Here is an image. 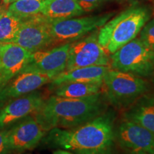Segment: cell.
<instances>
[{
  "instance_id": "30",
  "label": "cell",
  "mask_w": 154,
  "mask_h": 154,
  "mask_svg": "<svg viewBox=\"0 0 154 154\" xmlns=\"http://www.w3.org/2000/svg\"><path fill=\"white\" fill-rule=\"evenodd\" d=\"M0 2H3V0H0Z\"/></svg>"
},
{
  "instance_id": "20",
  "label": "cell",
  "mask_w": 154,
  "mask_h": 154,
  "mask_svg": "<svg viewBox=\"0 0 154 154\" xmlns=\"http://www.w3.org/2000/svg\"><path fill=\"white\" fill-rule=\"evenodd\" d=\"M22 19L9 11L0 18V44L12 43Z\"/></svg>"
},
{
  "instance_id": "22",
  "label": "cell",
  "mask_w": 154,
  "mask_h": 154,
  "mask_svg": "<svg viewBox=\"0 0 154 154\" xmlns=\"http://www.w3.org/2000/svg\"><path fill=\"white\" fill-rule=\"evenodd\" d=\"M85 12L95 10L107 0H76Z\"/></svg>"
},
{
  "instance_id": "2",
  "label": "cell",
  "mask_w": 154,
  "mask_h": 154,
  "mask_svg": "<svg viewBox=\"0 0 154 154\" xmlns=\"http://www.w3.org/2000/svg\"><path fill=\"white\" fill-rule=\"evenodd\" d=\"M115 121V113L107 110L74 128H52L47 131L44 140L47 144L63 150L110 153L114 142Z\"/></svg>"
},
{
  "instance_id": "1",
  "label": "cell",
  "mask_w": 154,
  "mask_h": 154,
  "mask_svg": "<svg viewBox=\"0 0 154 154\" xmlns=\"http://www.w3.org/2000/svg\"><path fill=\"white\" fill-rule=\"evenodd\" d=\"M103 91L83 99L52 95L46 99L34 117L46 132L54 128H72L99 116L108 110Z\"/></svg>"
},
{
  "instance_id": "17",
  "label": "cell",
  "mask_w": 154,
  "mask_h": 154,
  "mask_svg": "<svg viewBox=\"0 0 154 154\" xmlns=\"http://www.w3.org/2000/svg\"><path fill=\"white\" fill-rule=\"evenodd\" d=\"M41 14L49 21L74 18L85 14L76 0H44Z\"/></svg>"
},
{
  "instance_id": "23",
  "label": "cell",
  "mask_w": 154,
  "mask_h": 154,
  "mask_svg": "<svg viewBox=\"0 0 154 154\" xmlns=\"http://www.w3.org/2000/svg\"><path fill=\"white\" fill-rule=\"evenodd\" d=\"M10 151L7 132L0 131V154H8Z\"/></svg>"
},
{
  "instance_id": "6",
  "label": "cell",
  "mask_w": 154,
  "mask_h": 154,
  "mask_svg": "<svg viewBox=\"0 0 154 154\" xmlns=\"http://www.w3.org/2000/svg\"><path fill=\"white\" fill-rule=\"evenodd\" d=\"M114 12L49 21V31L53 46L72 43L94 31L99 29L113 17Z\"/></svg>"
},
{
  "instance_id": "15",
  "label": "cell",
  "mask_w": 154,
  "mask_h": 154,
  "mask_svg": "<svg viewBox=\"0 0 154 154\" xmlns=\"http://www.w3.org/2000/svg\"><path fill=\"white\" fill-rule=\"evenodd\" d=\"M124 118L144 127L154 136V95L140 96L127 108Z\"/></svg>"
},
{
  "instance_id": "25",
  "label": "cell",
  "mask_w": 154,
  "mask_h": 154,
  "mask_svg": "<svg viewBox=\"0 0 154 154\" xmlns=\"http://www.w3.org/2000/svg\"><path fill=\"white\" fill-rule=\"evenodd\" d=\"M8 6L9 5H5V4H4L3 2H0V18H1V17H2V15L7 11Z\"/></svg>"
},
{
  "instance_id": "21",
  "label": "cell",
  "mask_w": 154,
  "mask_h": 154,
  "mask_svg": "<svg viewBox=\"0 0 154 154\" xmlns=\"http://www.w3.org/2000/svg\"><path fill=\"white\" fill-rule=\"evenodd\" d=\"M139 39L146 47L154 51V18L146 23L140 30Z\"/></svg>"
},
{
  "instance_id": "26",
  "label": "cell",
  "mask_w": 154,
  "mask_h": 154,
  "mask_svg": "<svg viewBox=\"0 0 154 154\" xmlns=\"http://www.w3.org/2000/svg\"><path fill=\"white\" fill-rule=\"evenodd\" d=\"M53 154H74L72 153V152L67 151V150H58V151H55Z\"/></svg>"
},
{
  "instance_id": "4",
  "label": "cell",
  "mask_w": 154,
  "mask_h": 154,
  "mask_svg": "<svg viewBox=\"0 0 154 154\" xmlns=\"http://www.w3.org/2000/svg\"><path fill=\"white\" fill-rule=\"evenodd\" d=\"M146 79L110 69L103 79V92L109 103L127 109L149 91Z\"/></svg>"
},
{
  "instance_id": "5",
  "label": "cell",
  "mask_w": 154,
  "mask_h": 154,
  "mask_svg": "<svg viewBox=\"0 0 154 154\" xmlns=\"http://www.w3.org/2000/svg\"><path fill=\"white\" fill-rule=\"evenodd\" d=\"M109 66L113 70L150 78L154 75V51L136 38L111 55Z\"/></svg>"
},
{
  "instance_id": "31",
  "label": "cell",
  "mask_w": 154,
  "mask_h": 154,
  "mask_svg": "<svg viewBox=\"0 0 154 154\" xmlns=\"http://www.w3.org/2000/svg\"><path fill=\"white\" fill-rule=\"evenodd\" d=\"M153 82H154V75H153Z\"/></svg>"
},
{
  "instance_id": "12",
  "label": "cell",
  "mask_w": 154,
  "mask_h": 154,
  "mask_svg": "<svg viewBox=\"0 0 154 154\" xmlns=\"http://www.w3.org/2000/svg\"><path fill=\"white\" fill-rule=\"evenodd\" d=\"M47 74L24 72L17 74L0 87V109L12 100L35 91L52 81Z\"/></svg>"
},
{
  "instance_id": "18",
  "label": "cell",
  "mask_w": 154,
  "mask_h": 154,
  "mask_svg": "<svg viewBox=\"0 0 154 154\" xmlns=\"http://www.w3.org/2000/svg\"><path fill=\"white\" fill-rule=\"evenodd\" d=\"M54 88V95L66 99H83L102 91L103 81L96 82H69Z\"/></svg>"
},
{
  "instance_id": "3",
  "label": "cell",
  "mask_w": 154,
  "mask_h": 154,
  "mask_svg": "<svg viewBox=\"0 0 154 154\" xmlns=\"http://www.w3.org/2000/svg\"><path fill=\"white\" fill-rule=\"evenodd\" d=\"M151 12L144 5H134L109 20L99 29L98 39L108 54L117 50L136 38L149 21Z\"/></svg>"
},
{
  "instance_id": "10",
  "label": "cell",
  "mask_w": 154,
  "mask_h": 154,
  "mask_svg": "<svg viewBox=\"0 0 154 154\" xmlns=\"http://www.w3.org/2000/svg\"><path fill=\"white\" fill-rule=\"evenodd\" d=\"M114 141L127 152L154 154V136L138 124L124 119L115 126Z\"/></svg>"
},
{
  "instance_id": "19",
  "label": "cell",
  "mask_w": 154,
  "mask_h": 154,
  "mask_svg": "<svg viewBox=\"0 0 154 154\" xmlns=\"http://www.w3.org/2000/svg\"><path fill=\"white\" fill-rule=\"evenodd\" d=\"M44 0H17L8 6L7 11L24 19L40 14Z\"/></svg>"
},
{
  "instance_id": "29",
  "label": "cell",
  "mask_w": 154,
  "mask_h": 154,
  "mask_svg": "<svg viewBox=\"0 0 154 154\" xmlns=\"http://www.w3.org/2000/svg\"><path fill=\"white\" fill-rule=\"evenodd\" d=\"M122 1H136V0H122Z\"/></svg>"
},
{
  "instance_id": "13",
  "label": "cell",
  "mask_w": 154,
  "mask_h": 154,
  "mask_svg": "<svg viewBox=\"0 0 154 154\" xmlns=\"http://www.w3.org/2000/svg\"><path fill=\"white\" fill-rule=\"evenodd\" d=\"M6 132L10 150L16 151L33 149L43 139L47 133L35 117L31 116L19 121Z\"/></svg>"
},
{
  "instance_id": "14",
  "label": "cell",
  "mask_w": 154,
  "mask_h": 154,
  "mask_svg": "<svg viewBox=\"0 0 154 154\" xmlns=\"http://www.w3.org/2000/svg\"><path fill=\"white\" fill-rule=\"evenodd\" d=\"M31 54L17 44H0V87L22 72Z\"/></svg>"
},
{
  "instance_id": "7",
  "label": "cell",
  "mask_w": 154,
  "mask_h": 154,
  "mask_svg": "<svg viewBox=\"0 0 154 154\" xmlns=\"http://www.w3.org/2000/svg\"><path fill=\"white\" fill-rule=\"evenodd\" d=\"M99 29L70 44L66 70L96 66H109L110 57L98 39Z\"/></svg>"
},
{
  "instance_id": "11",
  "label": "cell",
  "mask_w": 154,
  "mask_h": 154,
  "mask_svg": "<svg viewBox=\"0 0 154 154\" xmlns=\"http://www.w3.org/2000/svg\"><path fill=\"white\" fill-rule=\"evenodd\" d=\"M45 100L44 94L36 90L9 101L0 109V129L34 115Z\"/></svg>"
},
{
  "instance_id": "16",
  "label": "cell",
  "mask_w": 154,
  "mask_h": 154,
  "mask_svg": "<svg viewBox=\"0 0 154 154\" xmlns=\"http://www.w3.org/2000/svg\"><path fill=\"white\" fill-rule=\"evenodd\" d=\"M110 69V66H96L65 70L50 82L51 88L69 82H102L103 76Z\"/></svg>"
},
{
  "instance_id": "32",
  "label": "cell",
  "mask_w": 154,
  "mask_h": 154,
  "mask_svg": "<svg viewBox=\"0 0 154 154\" xmlns=\"http://www.w3.org/2000/svg\"><path fill=\"white\" fill-rule=\"evenodd\" d=\"M153 14H154V12H153Z\"/></svg>"
},
{
  "instance_id": "24",
  "label": "cell",
  "mask_w": 154,
  "mask_h": 154,
  "mask_svg": "<svg viewBox=\"0 0 154 154\" xmlns=\"http://www.w3.org/2000/svg\"><path fill=\"white\" fill-rule=\"evenodd\" d=\"M75 154H110V153H102V152L89 151V150H81L74 151Z\"/></svg>"
},
{
  "instance_id": "9",
  "label": "cell",
  "mask_w": 154,
  "mask_h": 154,
  "mask_svg": "<svg viewBox=\"0 0 154 154\" xmlns=\"http://www.w3.org/2000/svg\"><path fill=\"white\" fill-rule=\"evenodd\" d=\"M71 43L56 46L32 53L20 73L33 72L47 74L54 78L66 70ZM19 73V74H20Z\"/></svg>"
},
{
  "instance_id": "8",
  "label": "cell",
  "mask_w": 154,
  "mask_h": 154,
  "mask_svg": "<svg viewBox=\"0 0 154 154\" xmlns=\"http://www.w3.org/2000/svg\"><path fill=\"white\" fill-rule=\"evenodd\" d=\"M12 43L18 44L31 53L53 46L49 20L41 13L22 19Z\"/></svg>"
},
{
  "instance_id": "27",
  "label": "cell",
  "mask_w": 154,
  "mask_h": 154,
  "mask_svg": "<svg viewBox=\"0 0 154 154\" xmlns=\"http://www.w3.org/2000/svg\"><path fill=\"white\" fill-rule=\"evenodd\" d=\"M16 1H17V0H3V3L7 5H9L10 4Z\"/></svg>"
},
{
  "instance_id": "28",
  "label": "cell",
  "mask_w": 154,
  "mask_h": 154,
  "mask_svg": "<svg viewBox=\"0 0 154 154\" xmlns=\"http://www.w3.org/2000/svg\"><path fill=\"white\" fill-rule=\"evenodd\" d=\"M126 154H151V153H143V152H127Z\"/></svg>"
}]
</instances>
